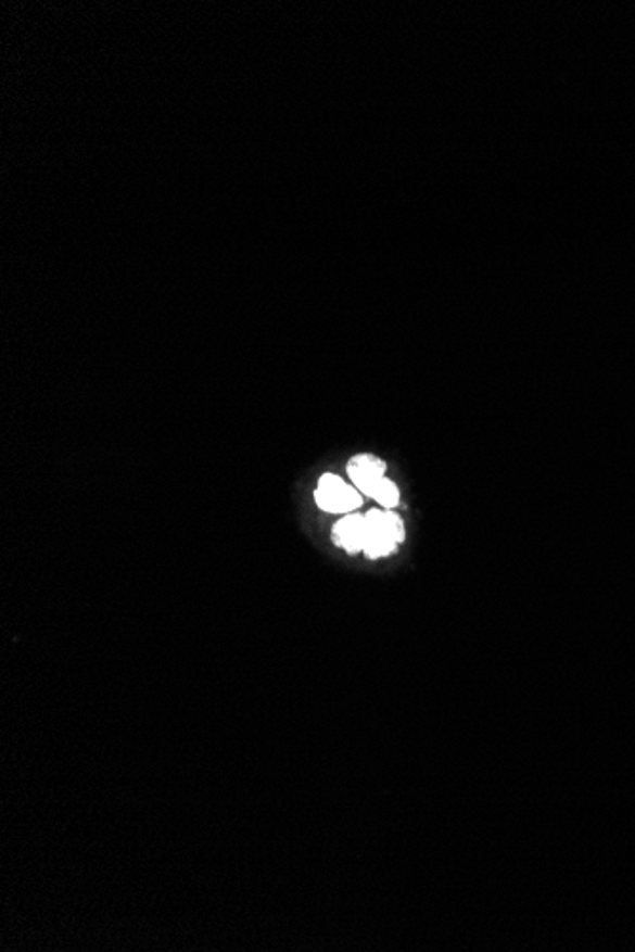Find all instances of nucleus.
I'll return each instance as SVG.
<instances>
[{
    "label": "nucleus",
    "mask_w": 635,
    "mask_h": 952,
    "mask_svg": "<svg viewBox=\"0 0 635 952\" xmlns=\"http://www.w3.org/2000/svg\"><path fill=\"white\" fill-rule=\"evenodd\" d=\"M316 503L322 510L331 513L353 511L361 506V495L356 488L348 487L345 481L333 473H326L320 478L316 488Z\"/></svg>",
    "instance_id": "f257e3e1"
},
{
    "label": "nucleus",
    "mask_w": 635,
    "mask_h": 952,
    "mask_svg": "<svg viewBox=\"0 0 635 952\" xmlns=\"http://www.w3.org/2000/svg\"><path fill=\"white\" fill-rule=\"evenodd\" d=\"M364 521H366V546H364V551L368 554V557L376 559V557L392 554L394 548H396V544H398V538H396V534L392 531L389 511L371 510L364 518Z\"/></svg>",
    "instance_id": "f03ea898"
},
{
    "label": "nucleus",
    "mask_w": 635,
    "mask_h": 952,
    "mask_svg": "<svg viewBox=\"0 0 635 952\" xmlns=\"http://www.w3.org/2000/svg\"><path fill=\"white\" fill-rule=\"evenodd\" d=\"M386 465L373 455H358L348 462V475L353 478L356 487L366 495H373L379 481L384 478Z\"/></svg>",
    "instance_id": "7ed1b4c3"
},
{
    "label": "nucleus",
    "mask_w": 635,
    "mask_h": 952,
    "mask_svg": "<svg viewBox=\"0 0 635 952\" xmlns=\"http://www.w3.org/2000/svg\"><path fill=\"white\" fill-rule=\"evenodd\" d=\"M335 542L346 551H364L366 546V521L361 516H346L341 519L335 529Z\"/></svg>",
    "instance_id": "20e7f679"
},
{
    "label": "nucleus",
    "mask_w": 635,
    "mask_h": 952,
    "mask_svg": "<svg viewBox=\"0 0 635 952\" xmlns=\"http://www.w3.org/2000/svg\"><path fill=\"white\" fill-rule=\"evenodd\" d=\"M371 496L376 498L377 503L383 504L384 508H396L398 506V487L391 480H386V478L379 481V485H377Z\"/></svg>",
    "instance_id": "39448f33"
}]
</instances>
